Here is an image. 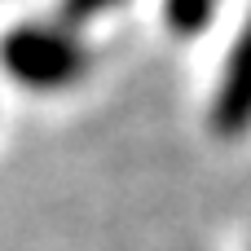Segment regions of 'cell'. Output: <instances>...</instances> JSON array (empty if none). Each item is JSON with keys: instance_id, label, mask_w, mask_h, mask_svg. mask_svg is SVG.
I'll return each mask as SVG.
<instances>
[{"instance_id": "obj_3", "label": "cell", "mask_w": 251, "mask_h": 251, "mask_svg": "<svg viewBox=\"0 0 251 251\" xmlns=\"http://www.w3.org/2000/svg\"><path fill=\"white\" fill-rule=\"evenodd\" d=\"M110 4H119V0H66L62 13H66V22H88V18H101Z\"/></svg>"}, {"instance_id": "obj_1", "label": "cell", "mask_w": 251, "mask_h": 251, "mask_svg": "<svg viewBox=\"0 0 251 251\" xmlns=\"http://www.w3.org/2000/svg\"><path fill=\"white\" fill-rule=\"evenodd\" d=\"M75 44L57 40V35H44V31H18L4 40V66L26 79V84H62L71 71H75Z\"/></svg>"}, {"instance_id": "obj_2", "label": "cell", "mask_w": 251, "mask_h": 251, "mask_svg": "<svg viewBox=\"0 0 251 251\" xmlns=\"http://www.w3.org/2000/svg\"><path fill=\"white\" fill-rule=\"evenodd\" d=\"M247 124H251V26L243 31L229 66H225L221 93H216V128L221 132H243Z\"/></svg>"}]
</instances>
